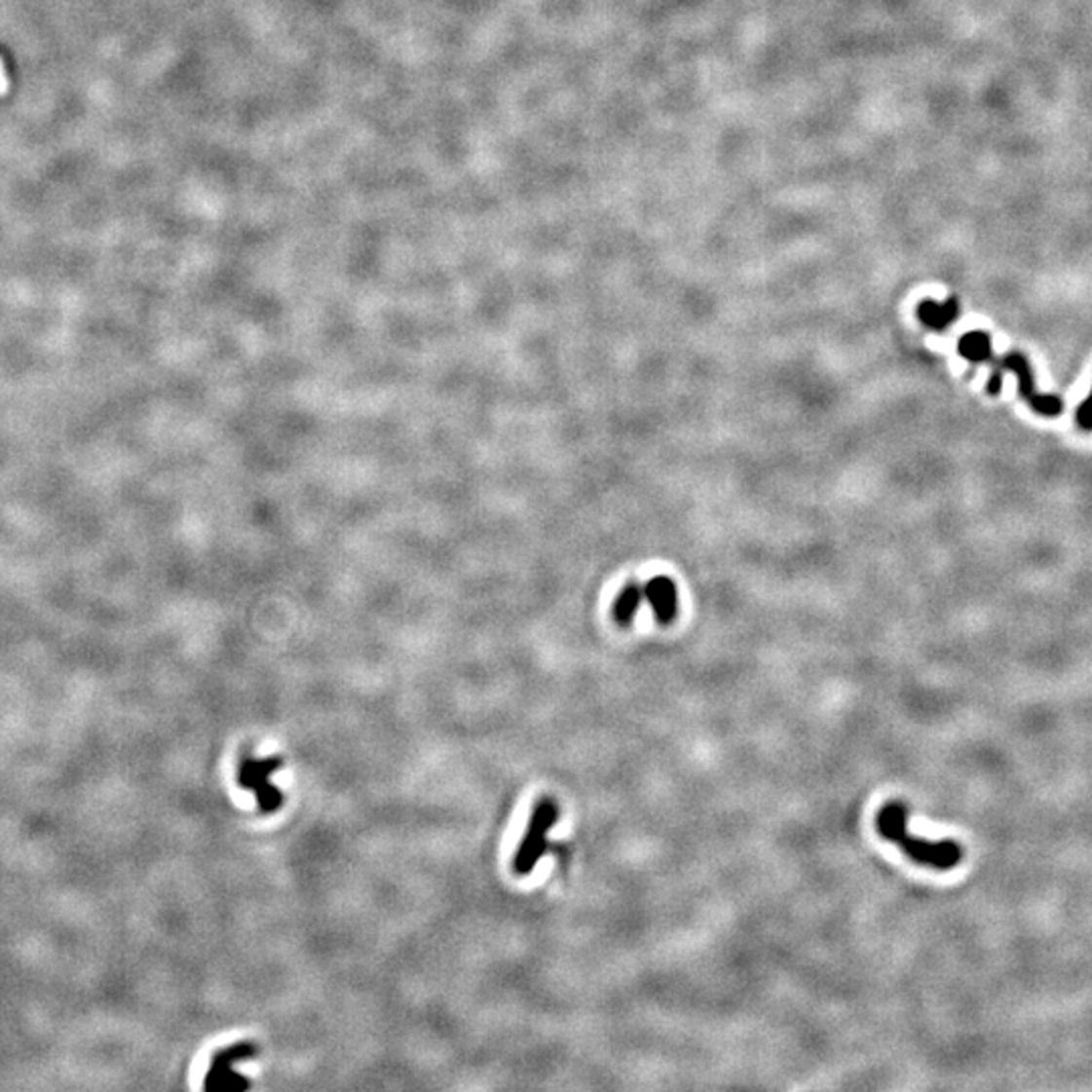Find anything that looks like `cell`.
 Returning <instances> with one entry per match:
<instances>
[{"label":"cell","mask_w":1092,"mask_h":1092,"mask_svg":"<svg viewBox=\"0 0 1092 1092\" xmlns=\"http://www.w3.org/2000/svg\"><path fill=\"white\" fill-rule=\"evenodd\" d=\"M909 810L902 802L886 804L876 815V830L886 842L898 846L913 862L935 868L953 870L963 860L965 851L953 840L930 842L917 838L907 828Z\"/></svg>","instance_id":"obj_1"},{"label":"cell","mask_w":1092,"mask_h":1092,"mask_svg":"<svg viewBox=\"0 0 1092 1092\" xmlns=\"http://www.w3.org/2000/svg\"><path fill=\"white\" fill-rule=\"evenodd\" d=\"M558 819V808L552 802V799H541L539 806L532 811L530 823H528V830L518 846V851L514 856L512 868L518 876H526L532 870H535L537 862L543 858V854L546 851V834L550 832L552 825Z\"/></svg>","instance_id":"obj_2"},{"label":"cell","mask_w":1092,"mask_h":1092,"mask_svg":"<svg viewBox=\"0 0 1092 1092\" xmlns=\"http://www.w3.org/2000/svg\"><path fill=\"white\" fill-rule=\"evenodd\" d=\"M999 362H1001V368L1016 372L1018 385H1020V396L1037 415H1042V417L1062 415L1064 401L1058 395H1044V393L1036 391L1032 364L1022 353H1007Z\"/></svg>","instance_id":"obj_3"},{"label":"cell","mask_w":1092,"mask_h":1092,"mask_svg":"<svg viewBox=\"0 0 1092 1092\" xmlns=\"http://www.w3.org/2000/svg\"><path fill=\"white\" fill-rule=\"evenodd\" d=\"M280 759H268V761H244L242 771H239V783L245 789H255L257 791V799H259V806L263 811H274L280 808L282 799L280 793L272 787L270 783V775L276 773L280 769Z\"/></svg>","instance_id":"obj_4"},{"label":"cell","mask_w":1092,"mask_h":1092,"mask_svg":"<svg viewBox=\"0 0 1092 1092\" xmlns=\"http://www.w3.org/2000/svg\"><path fill=\"white\" fill-rule=\"evenodd\" d=\"M257 1048L253 1044H237L231 1048L221 1050L215 1060H212V1067L208 1071V1076L205 1080V1088H245L247 1080L239 1078V1074L233 1073V1064L247 1060L249 1056H255Z\"/></svg>","instance_id":"obj_5"},{"label":"cell","mask_w":1092,"mask_h":1092,"mask_svg":"<svg viewBox=\"0 0 1092 1092\" xmlns=\"http://www.w3.org/2000/svg\"><path fill=\"white\" fill-rule=\"evenodd\" d=\"M646 599L659 623L668 625L678 616V589L672 579L656 577L646 584Z\"/></svg>","instance_id":"obj_6"},{"label":"cell","mask_w":1092,"mask_h":1092,"mask_svg":"<svg viewBox=\"0 0 1092 1092\" xmlns=\"http://www.w3.org/2000/svg\"><path fill=\"white\" fill-rule=\"evenodd\" d=\"M959 314H961V306H959V300L955 296L947 298L945 302L923 300L917 306V316H919L921 322L928 330H935V332H941V330L949 328L959 318Z\"/></svg>","instance_id":"obj_7"},{"label":"cell","mask_w":1092,"mask_h":1092,"mask_svg":"<svg viewBox=\"0 0 1092 1092\" xmlns=\"http://www.w3.org/2000/svg\"><path fill=\"white\" fill-rule=\"evenodd\" d=\"M959 355L969 362H994V366H1001L999 360L994 357L992 349V336L983 330H971L961 340H959Z\"/></svg>","instance_id":"obj_8"},{"label":"cell","mask_w":1092,"mask_h":1092,"mask_svg":"<svg viewBox=\"0 0 1092 1092\" xmlns=\"http://www.w3.org/2000/svg\"><path fill=\"white\" fill-rule=\"evenodd\" d=\"M644 599H646V589L639 587L637 583H629L627 587H623L620 597L616 599V607H614V616H616L618 623L629 625Z\"/></svg>","instance_id":"obj_9"},{"label":"cell","mask_w":1092,"mask_h":1092,"mask_svg":"<svg viewBox=\"0 0 1092 1092\" xmlns=\"http://www.w3.org/2000/svg\"><path fill=\"white\" fill-rule=\"evenodd\" d=\"M1076 425L1082 432H1092V389L1086 401L1076 409Z\"/></svg>","instance_id":"obj_10"},{"label":"cell","mask_w":1092,"mask_h":1092,"mask_svg":"<svg viewBox=\"0 0 1092 1092\" xmlns=\"http://www.w3.org/2000/svg\"><path fill=\"white\" fill-rule=\"evenodd\" d=\"M1001 385H1003V368L996 366L994 372H992V377H990V383H988V393L992 396H998L1001 393Z\"/></svg>","instance_id":"obj_11"},{"label":"cell","mask_w":1092,"mask_h":1092,"mask_svg":"<svg viewBox=\"0 0 1092 1092\" xmlns=\"http://www.w3.org/2000/svg\"><path fill=\"white\" fill-rule=\"evenodd\" d=\"M7 86H9V84H7V77H5L3 65H0V94H5V92H7Z\"/></svg>","instance_id":"obj_12"}]
</instances>
